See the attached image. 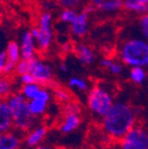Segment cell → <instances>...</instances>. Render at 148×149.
Instances as JSON below:
<instances>
[{"label":"cell","instance_id":"22","mask_svg":"<svg viewBox=\"0 0 148 149\" xmlns=\"http://www.w3.org/2000/svg\"><path fill=\"white\" fill-rule=\"evenodd\" d=\"M123 8L122 0H106L98 10L104 13H115Z\"/></svg>","mask_w":148,"mask_h":149},{"label":"cell","instance_id":"37","mask_svg":"<svg viewBox=\"0 0 148 149\" xmlns=\"http://www.w3.org/2000/svg\"><path fill=\"white\" fill-rule=\"evenodd\" d=\"M2 1H3V0H0V2H2Z\"/></svg>","mask_w":148,"mask_h":149},{"label":"cell","instance_id":"26","mask_svg":"<svg viewBox=\"0 0 148 149\" xmlns=\"http://www.w3.org/2000/svg\"><path fill=\"white\" fill-rule=\"evenodd\" d=\"M85 0H57L58 4L62 8H73L76 9L84 3Z\"/></svg>","mask_w":148,"mask_h":149},{"label":"cell","instance_id":"9","mask_svg":"<svg viewBox=\"0 0 148 149\" xmlns=\"http://www.w3.org/2000/svg\"><path fill=\"white\" fill-rule=\"evenodd\" d=\"M53 98V92L48 87H43L38 95L28 102L29 110L35 119H40L48 113L49 107Z\"/></svg>","mask_w":148,"mask_h":149},{"label":"cell","instance_id":"34","mask_svg":"<svg viewBox=\"0 0 148 149\" xmlns=\"http://www.w3.org/2000/svg\"><path fill=\"white\" fill-rule=\"evenodd\" d=\"M59 70L62 72H68V68H67V65L65 64V63H61V64L59 65Z\"/></svg>","mask_w":148,"mask_h":149},{"label":"cell","instance_id":"30","mask_svg":"<svg viewBox=\"0 0 148 149\" xmlns=\"http://www.w3.org/2000/svg\"><path fill=\"white\" fill-rule=\"evenodd\" d=\"M7 61V56L5 51L0 52V78L3 77V68H4V65Z\"/></svg>","mask_w":148,"mask_h":149},{"label":"cell","instance_id":"8","mask_svg":"<svg viewBox=\"0 0 148 149\" xmlns=\"http://www.w3.org/2000/svg\"><path fill=\"white\" fill-rule=\"evenodd\" d=\"M116 149H148V133L136 125L118 142Z\"/></svg>","mask_w":148,"mask_h":149},{"label":"cell","instance_id":"20","mask_svg":"<svg viewBox=\"0 0 148 149\" xmlns=\"http://www.w3.org/2000/svg\"><path fill=\"white\" fill-rule=\"evenodd\" d=\"M123 7L130 12L140 13V14H148V5L142 3L140 0H124Z\"/></svg>","mask_w":148,"mask_h":149},{"label":"cell","instance_id":"31","mask_svg":"<svg viewBox=\"0 0 148 149\" xmlns=\"http://www.w3.org/2000/svg\"><path fill=\"white\" fill-rule=\"evenodd\" d=\"M113 59H111V58H108V57H105V58H102L100 60V65L102 66V68H110V65L112 64V62H113Z\"/></svg>","mask_w":148,"mask_h":149},{"label":"cell","instance_id":"18","mask_svg":"<svg viewBox=\"0 0 148 149\" xmlns=\"http://www.w3.org/2000/svg\"><path fill=\"white\" fill-rule=\"evenodd\" d=\"M15 83L12 78L1 77L0 78V102L5 100L12 93H14Z\"/></svg>","mask_w":148,"mask_h":149},{"label":"cell","instance_id":"12","mask_svg":"<svg viewBox=\"0 0 148 149\" xmlns=\"http://www.w3.org/2000/svg\"><path fill=\"white\" fill-rule=\"evenodd\" d=\"M20 49H21L22 59L24 60H32L37 57V46L36 42L32 37L30 30H25L22 33L21 40L19 42Z\"/></svg>","mask_w":148,"mask_h":149},{"label":"cell","instance_id":"25","mask_svg":"<svg viewBox=\"0 0 148 149\" xmlns=\"http://www.w3.org/2000/svg\"><path fill=\"white\" fill-rule=\"evenodd\" d=\"M29 72H30V63H29V60L21 59L16 64V74H15V76H17V77H20V76L25 74H29Z\"/></svg>","mask_w":148,"mask_h":149},{"label":"cell","instance_id":"36","mask_svg":"<svg viewBox=\"0 0 148 149\" xmlns=\"http://www.w3.org/2000/svg\"><path fill=\"white\" fill-rule=\"evenodd\" d=\"M96 149H110V148H106V147H104V148H96Z\"/></svg>","mask_w":148,"mask_h":149},{"label":"cell","instance_id":"14","mask_svg":"<svg viewBox=\"0 0 148 149\" xmlns=\"http://www.w3.org/2000/svg\"><path fill=\"white\" fill-rule=\"evenodd\" d=\"M77 58L84 65H90L95 61V54L90 46L83 42L76 45L74 48Z\"/></svg>","mask_w":148,"mask_h":149},{"label":"cell","instance_id":"32","mask_svg":"<svg viewBox=\"0 0 148 149\" xmlns=\"http://www.w3.org/2000/svg\"><path fill=\"white\" fill-rule=\"evenodd\" d=\"M105 1H106V0H91V1H90V5L94 9H98L103 4H104Z\"/></svg>","mask_w":148,"mask_h":149},{"label":"cell","instance_id":"13","mask_svg":"<svg viewBox=\"0 0 148 149\" xmlns=\"http://www.w3.org/2000/svg\"><path fill=\"white\" fill-rule=\"evenodd\" d=\"M23 146V134L17 130L0 134V149H21Z\"/></svg>","mask_w":148,"mask_h":149},{"label":"cell","instance_id":"27","mask_svg":"<svg viewBox=\"0 0 148 149\" xmlns=\"http://www.w3.org/2000/svg\"><path fill=\"white\" fill-rule=\"evenodd\" d=\"M139 27L144 40L148 42V14H145L140 18L139 21Z\"/></svg>","mask_w":148,"mask_h":149},{"label":"cell","instance_id":"33","mask_svg":"<svg viewBox=\"0 0 148 149\" xmlns=\"http://www.w3.org/2000/svg\"><path fill=\"white\" fill-rule=\"evenodd\" d=\"M32 149H59V148H58V147H56V146H54V145L44 143V144L39 145V146L35 147V148H32Z\"/></svg>","mask_w":148,"mask_h":149},{"label":"cell","instance_id":"16","mask_svg":"<svg viewBox=\"0 0 148 149\" xmlns=\"http://www.w3.org/2000/svg\"><path fill=\"white\" fill-rule=\"evenodd\" d=\"M67 86L72 91H76L79 93H84L88 92L90 86H89V83L86 79L82 77H79V76H73L68 79L67 81Z\"/></svg>","mask_w":148,"mask_h":149},{"label":"cell","instance_id":"24","mask_svg":"<svg viewBox=\"0 0 148 149\" xmlns=\"http://www.w3.org/2000/svg\"><path fill=\"white\" fill-rule=\"evenodd\" d=\"M77 16H78V12L77 9L73 8H62V10L59 14V20L60 22L64 24H68V25H72L74 23V21L76 20Z\"/></svg>","mask_w":148,"mask_h":149},{"label":"cell","instance_id":"35","mask_svg":"<svg viewBox=\"0 0 148 149\" xmlns=\"http://www.w3.org/2000/svg\"><path fill=\"white\" fill-rule=\"evenodd\" d=\"M142 3H144V4H146V5H148V0H140Z\"/></svg>","mask_w":148,"mask_h":149},{"label":"cell","instance_id":"1","mask_svg":"<svg viewBox=\"0 0 148 149\" xmlns=\"http://www.w3.org/2000/svg\"><path fill=\"white\" fill-rule=\"evenodd\" d=\"M135 109L125 102H115L101 120L102 132L112 141L119 142L136 126Z\"/></svg>","mask_w":148,"mask_h":149},{"label":"cell","instance_id":"15","mask_svg":"<svg viewBox=\"0 0 148 149\" xmlns=\"http://www.w3.org/2000/svg\"><path fill=\"white\" fill-rule=\"evenodd\" d=\"M14 130L12 113L5 100L0 102V134Z\"/></svg>","mask_w":148,"mask_h":149},{"label":"cell","instance_id":"23","mask_svg":"<svg viewBox=\"0 0 148 149\" xmlns=\"http://www.w3.org/2000/svg\"><path fill=\"white\" fill-rule=\"evenodd\" d=\"M130 80L135 84H143L146 79V72L143 68H132L128 72Z\"/></svg>","mask_w":148,"mask_h":149},{"label":"cell","instance_id":"3","mask_svg":"<svg viewBox=\"0 0 148 149\" xmlns=\"http://www.w3.org/2000/svg\"><path fill=\"white\" fill-rule=\"evenodd\" d=\"M119 57L124 64L131 68L148 66V42L144 38H128L119 48Z\"/></svg>","mask_w":148,"mask_h":149},{"label":"cell","instance_id":"28","mask_svg":"<svg viewBox=\"0 0 148 149\" xmlns=\"http://www.w3.org/2000/svg\"><path fill=\"white\" fill-rule=\"evenodd\" d=\"M17 82L20 84V86H23V85H28V84L35 83V80H34V78L32 77L31 74H25L20 76V77H18Z\"/></svg>","mask_w":148,"mask_h":149},{"label":"cell","instance_id":"5","mask_svg":"<svg viewBox=\"0 0 148 149\" xmlns=\"http://www.w3.org/2000/svg\"><path fill=\"white\" fill-rule=\"evenodd\" d=\"M82 109L80 104L77 102H67L64 105L63 114L61 117L59 124H58V130L61 135H71L76 132L82 124Z\"/></svg>","mask_w":148,"mask_h":149},{"label":"cell","instance_id":"6","mask_svg":"<svg viewBox=\"0 0 148 149\" xmlns=\"http://www.w3.org/2000/svg\"><path fill=\"white\" fill-rule=\"evenodd\" d=\"M36 27L38 29V34L35 40L37 51L40 53H46L51 48L54 38L53 16L51 13H42L38 18V21H37Z\"/></svg>","mask_w":148,"mask_h":149},{"label":"cell","instance_id":"19","mask_svg":"<svg viewBox=\"0 0 148 149\" xmlns=\"http://www.w3.org/2000/svg\"><path fill=\"white\" fill-rule=\"evenodd\" d=\"M42 88H43V86H40L39 84L32 83V84H28V85L20 86L19 92L21 93L22 95L29 102V100H32L33 98H35L38 95V93L40 92Z\"/></svg>","mask_w":148,"mask_h":149},{"label":"cell","instance_id":"10","mask_svg":"<svg viewBox=\"0 0 148 149\" xmlns=\"http://www.w3.org/2000/svg\"><path fill=\"white\" fill-rule=\"evenodd\" d=\"M49 134L46 124L37 123L23 135V145L27 149H32L45 143Z\"/></svg>","mask_w":148,"mask_h":149},{"label":"cell","instance_id":"7","mask_svg":"<svg viewBox=\"0 0 148 149\" xmlns=\"http://www.w3.org/2000/svg\"><path fill=\"white\" fill-rule=\"evenodd\" d=\"M30 63V72L34 78L35 83L39 84L43 87H51L54 85V70L49 62L35 57L32 60H29Z\"/></svg>","mask_w":148,"mask_h":149},{"label":"cell","instance_id":"4","mask_svg":"<svg viewBox=\"0 0 148 149\" xmlns=\"http://www.w3.org/2000/svg\"><path fill=\"white\" fill-rule=\"evenodd\" d=\"M114 96L104 84L90 87L86 95V107L94 118L102 120L114 105Z\"/></svg>","mask_w":148,"mask_h":149},{"label":"cell","instance_id":"11","mask_svg":"<svg viewBox=\"0 0 148 149\" xmlns=\"http://www.w3.org/2000/svg\"><path fill=\"white\" fill-rule=\"evenodd\" d=\"M95 9L91 5L86 7L84 10L78 13L76 20L74 23L70 26V31L75 37L81 38L87 34L88 31V23H89V15L90 13L94 12Z\"/></svg>","mask_w":148,"mask_h":149},{"label":"cell","instance_id":"21","mask_svg":"<svg viewBox=\"0 0 148 149\" xmlns=\"http://www.w3.org/2000/svg\"><path fill=\"white\" fill-rule=\"evenodd\" d=\"M53 97L57 100L58 102L66 105L67 102H72V93L70 90H67L66 88H62V87L56 86L54 87L53 90Z\"/></svg>","mask_w":148,"mask_h":149},{"label":"cell","instance_id":"17","mask_svg":"<svg viewBox=\"0 0 148 149\" xmlns=\"http://www.w3.org/2000/svg\"><path fill=\"white\" fill-rule=\"evenodd\" d=\"M5 53H6V56H7V60L13 63H16L17 64V63L22 59L20 45H19V42H17L16 40H10V42L7 44L6 49H5Z\"/></svg>","mask_w":148,"mask_h":149},{"label":"cell","instance_id":"2","mask_svg":"<svg viewBox=\"0 0 148 149\" xmlns=\"http://www.w3.org/2000/svg\"><path fill=\"white\" fill-rule=\"evenodd\" d=\"M5 102H7V106L12 113L15 130L21 134H25L36 124V119L32 116L29 110L28 100L19 91L12 93L5 100Z\"/></svg>","mask_w":148,"mask_h":149},{"label":"cell","instance_id":"29","mask_svg":"<svg viewBox=\"0 0 148 149\" xmlns=\"http://www.w3.org/2000/svg\"><path fill=\"white\" fill-rule=\"evenodd\" d=\"M108 70H109L112 74H116V76H117V74H120L121 72H122L123 66L120 62H117V61L114 60L113 62H112V64L110 65V68H108Z\"/></svg>","mask_w":148,"mask_h":149}]
</instances>
